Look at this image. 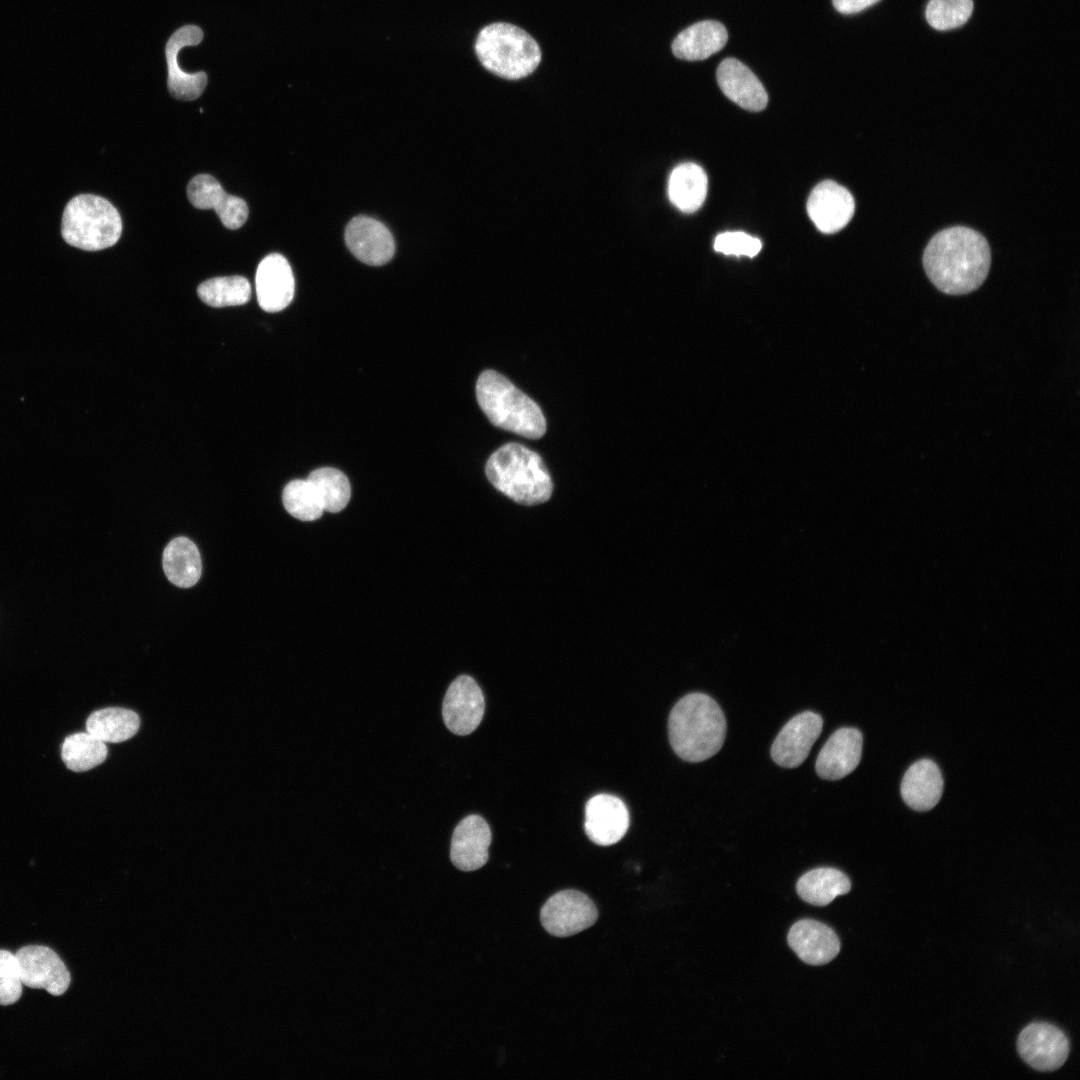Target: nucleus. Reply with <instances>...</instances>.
<instances>
[{"label": "nucleus", "mask_w": 1080, "mask_h": 1080, "mask_svg": "<svg viewBox=\"0 0 1080 1080\" xmlns=\"http://www.w3.org/2000/svg\"><path fill=\"white\" fill-rule=\"evenodd\" d=\"M991 253L977 231L956 226L932 237L923 254L926 274L943 293L962 295L976 290L986 279Z\"/></svg>", "instance_id": "f257e3e1"}, {"label": "nucleus", "mask_w": 1080, "mask_h": 1080, "mask_svg": "<svg viewBox=\"0 0 1080 1080\" xmlns=\"http://www.w3.org/2000/svg\"><path fill=\"white\" fill-rule=\"evenodd\" d=\"M726 728L721 708L704 693L681 698L668 719L671 747L688 762H701L715 755L724 743Z\"/></svg>", "instance_id": "f03ea898"}, {"label": "nucleus", "mask_w": 1080, "mask_h": 1080, "mask_svg": "<svg viewBox=\"0 0 1080 1080\" xmlns=\"http://www.w3.org/2000/svg\"><path fill=\"white\" fill-rule=\"evenodd\" d=\"M490 483L516 503L536 505L549 500L553 483L542 458L519 443H507L488 459Z\"/></svg>", "instance_id": "7ed1b4c3"}, {"label": "nucleus", "mask_w": 1080, "mask_h": 1080, "mask_svg": "<svg viewBox=\"0 0 1080 1080\" xmlns=\"http://www.w3.org/2000/svg\"><path fill=\"white\" fill-rule=\"evenodd\" d=\"M478 404L495 426L526 438H541L546 431L542 410L506 377L483 371L476 382Z\"/></svg>", "instance_id": "20e7f679"}, {"label": "nucleus", "mask_w": 1080, "mask_h": 1080, "mask_svg": "<svg viewBox=\"0 0 1080 1080\" xmlns=\"http://www.w3.org/2000/svg\"><path fill=\"white\" fill-rule=\"evenodd\" d=\"M475 52L487 70L510 80L530 75L541 61L537 42L523 29L502 22L487 25L479 32Z\"/></svg>", "instance_id": "39448f33"}, {"label": "nucleus", "mask_w": 1080, "mask_h": 1080, "mask_svg": "<svg viewBox=\"0 0 1080 1080\" xmlns=\"http://www.w3.org/2000/svg\"><path fill=\"white\" fill-rule=\"evenodd\" d=\"M122 220L117 209L105 198L79 194L65 206L61 235L64 241L86 251H98L117 243Z\"/></svg>", "instance_id": "423d86ee"}, {"label": "nucleus", "mask_w": 1080, "mask_h": 1080, "mask_svg": "<svg viewBox=\"0 0 1080 1080\" xmlns=\"http://www.w3.org/2000/svg\"><path fill=\"white\" fill-rule=\"evenodd\" d=\"M598 918L593 901L577 890H562L542 906L540 920L544 929L556 937H568L592 926Z\"/></svg>", "instance_id": "0eeeda50"}, {"label": "nucleus", "mask_w": 1080, "mask_h": 1080, "mask_svg": "<svg viewBox=\"0 0 1080 1080\" xmlns=\"http://www.w3.org/2000/svg\"><path fill=\"white\" fill-rule=\"evenodd\" d=\"M23 985L45 989L54 996L62 995L70 985L71 976L64 962L51 948L27 945L15 953Z\"/></svg>", "instance_id": "6e6552de"}, {"label": "nucleus", "mask_w": 1080, "mask_h": 1080, "mask_svg": "<svg viewBox=\"0 0 1080 1080\" xmlns=\"http://www.w3.org/2000/svg\"><path fill=\"white\" fill-rule=\"evenodd\" d=\"M485 700L477 682L460 675L448 687L442 705L446 727L456 735H468L481 723Z\"/></svg>", "instance_id": "1a4fd4ad"}, {"label": "nucleus", "mask_w": 1080, "mask_h": 1080, "mask_svg": "<svg viewBox=\"0 0 1080 1080\" xmlns=\"http://www.w3.org/2000/svg\"><path fill=\"white\" fill-rule=\"evenodd\" d=\"M1020 1056L1033 1068L1052 1071L1061 1067L1069 1054V1041L1056 1026L1035 1022L1026 1026L1018 1037Z\"/></svg>", "instance_id": "9d476101"}, {"label": "nucleus", "mask_w": 1080, "mask_h": 1080, "mask_svg": "<svg viewBox=\"0 0 1080 1080\" xmlns=\"http://www.w3.org/2000/svg\"><path fill=\"white\" fill-rule=\"evenodd\" d=\"M822 717L805 711L789 720L776 736L771 757L784 768H795L807 758L813 744L821 734Z\"/></svg>", "instance_id": "9b49d317"}, {"label": "nucleus", "mask_w": 1080, "mask_h": 1080, "mask_svg": "<svg viewBox=\"0 0 1080 1080\" xmlns=\"http://www.w3.org/2000/svg\"><path fill=\"white\" fill-rule=\"evenodd\" d=\"M855 211L852 194L840 184L826 180L810 193L807 212L816 228L825 234L843 229Z\"/></svg>", "instance_id": "f8f14e48"}, {"label": "nucleus", "mask_w": 1080, "mask_h": 1080, "mask_svg": "<svg viewBox=\"0 0 1080 1080\" xmlns=\"http://www.w3.org/2000/svg\"><path fill=\"white\" fill-rule=\"evenodd\" d=\"M630 823L625 803L611 794H597L585 806L584 829L589 839L601 846L620 841Z\"/></svg>", "instance_id": "ddd939ff"}, {"label": "nucleus", "mask_w": 1080, "mask_h": 1080, "mask_svg": "<svg viewBox=\"0 0 1080 1080\" xmlns=\"http://www.w3.org/2000/svg\"><path fill=\"white\" fill-rule=\"evenodd\" d=\"M202 39L203 32L198 26L186 25L175 31L166 43L167 85L169 92L176 99L195 100L203 93L207 85L205 72L186 73L180 69L177 61L178 53L183 47L197 45Z\"/></svg>", "instance_id": "4468645a"}, {"label": "nucleus", "mask_w": 1080, "mask_h": 1080, "mask_svg": "<svg viewBox=\"0 0 1080 1080\" xmlns=\"http://www.w3.org/2000/svg\"><path fill=\"white\" fill-rule=\"evenodd\" d=\"M255 288L258 303L264 311L285 309L295 291V280L287 259L278 253L264 257L256 269Z\"/></svg>", "instance_id": "2eb2a0df"}, {"label": "nucleus", "mask_w": 1080, "mask_h": 1080, "mask_svg": "<svg viewBox=\"0 0 1080 1080\" xmlns=\"http://www.w3.org/2000/svg\"><path fill=\"white\" fill-rule=\"evenodd\" d=\"M187 196L190 203L198 209H214L228 229L240 228L248 218L246 202L242 198L227 194L211 175L199 174L193 177L187 186Z\"/></svg>", "instance_id": "dca6fc26"}, {"label": "nucleus", "mask_w": 1080, "mask_h": 1080, "mask_svg": "<svg viewBox=\"0 0 1080 1080\" xmlns=\"http://www.w3.org/2000/svg\"><path fill=\"white\" fill-rule=\"evenodd\" d=\"M345 241L353 255L368 265L379 266L387 263L395 251L389 229L368 216H357L348 223Z\"/></svg>", "instance_id": "f3484780"}, {"label": "nucleus", "mask_w": 1080, "mask_h": 1080, "mask_svg": "<svg viewBox=\"0 0 1080 1080\" xmlns=\"http://www.w3.org/2000/svg\"><path fill=\"white\" fill-rule=\"evenodd\" d=\"M862 745L863 738L858 729L843 727L836 730L818 754L817 774L825 780L844 778L858 766Z\"/></svg>", "instance_id": "a211bd4d"}, {"label": "nucleus", "mask_w": 1080, "mask_h": 1080, "mask_svg": "<svg viewBox=\"0 0 1080 1080\" xmlns=\"http://www.w3.org/2000/svg\"><path fill=\"white\" fill-rule=\"evenodd\" d=\"M491 838V830L483 817L469 815L462 819L451 839L453 865L462 871H474L484 866L489 858Z\"/></svg>", "instance_id": "6ab92c4d"}, {"label": "nucleus", "mask_w": 1080, "mask_h": 1080, "mask_svg": "<svg viewBox=\"0 0 1080 1080\" xmlns=\"http://www.w3.org/2000/svg\"><path fill=\"white\" fill-rule=\"evenodd\" d=\"M787 941L798 957L809 965H824L840 951L836 933L827 925L811 919L793 924Z\"/></svg>", "instance_id": "aec40b11"}, {"label": "nucleus", "mask_w": 1080, "mask_h": 1080, "mask_svg": "<svg viewBox=\"0 0 1080 1080\" xmlns=\"http://www.w3.org/2000/svg\"><path fill=\"white\" fill-rule=\"evenodd\" d=\"M717 82L722 92L734 103L749 111H761L768 95L755 74L735 58L724 59L717 68Z\"/></svg>", "instance_id": "412c9836"}, {"label": "nucleus", "mask_w": 1080, "mask_h": 1080, "mask_svg": "<svg viewBox=\"0 0 1080 1080\" xmlns=\"http://www.w3.org/2000/svg\"><path fill=\"white\" fill-rule=\"evenodd\" d=\"M943 792V779L938 766L931 760L922 759L911 765L901 783V795L905 803L918 811L933 808Z\"/></svg>", "instance_id": "4be33fe9"}, {"label": "nucleus", "mask_w": 1080, "mask_h": 1080, "mask_svg": "<svg viewBox=\"0 0 1080 1080\" xmlns=\"http://www.w3.org/2000/svg\"><path fill=\"white\" fill-rule=\"evenodd\" d=\"M727 40L728 33L722 23L705 20L680 32L672 43V51L679 59L703 60L720 51Z\"/></svg>", "instance_id": "5701e85b"}, {"label": "nucleus", "mask_w": 1080, "mask_h": 1080, "mask_svg": "<svg viewBox=\"0 0 1080 1080\" xmlns=\"http://www.w3.org/2000/svg\"><path fill=\"white\" fill-rule=\"evenodd\" d=\"M708 179L697 164L686 162L676 166L668 180L671 203L683 213L697 211L705 201Z\"/></svg>", "instance_id": "b1692460"}, {"label": "nucleus", "mask_w": 1080, "mask_h": 1080, "mask_svg": "<svg viewBox=\"0 0 1080 1080\" xmlns=\"http://www.w3.org/2000/svg\"><path fill=\"white\" fill-rule=\"evenodd\" d=\"M162 564L166 577L177 587L189 588L195 585L201 576L199 550L186 537H177L168 543L163 552Z\"/></svg>", "instance_id": "393cba45"}, {"label": "nucleus", "mask_w": 1080, "mask_h": 1080, "mask_svg": "<svg viewBox=\"0 0 1080 1080\" xmlns=\"http://www.w3.org/2000/svg\"><path fill=\"white\" fill-rule=\"evenodd\" d=\"M851 882L840 870L816 868L803 874L796 884L798 895L807 903L825 906L850 891Z\"/></svg>", "instance_id": "a878e982"}, {"label": "nucleus", "mask_w": 1080, "mask_h": 1080, "mask_svg": "<svg viewBox=\"0 0 1080 1080\" xmlns=\"http://www.w3.org/2000/svg\"><path fill=\"white\" fill-rule=\"evenodd\" d=\"M139 727L138 714L120 707L97 710L86 721V731L105 743L126 741L137 733Z\"/></svg>", "instance_id": "bb28decb"}, {"label": "nucleus", "mask_w": 1080, "mask_h": 1080, "mask_svg": "<svg viewBox=\"0 0 1080 1080\" xmlns=\"http://www.w3.org/2000/svg\"><path fill=\"white\" fill-rule=\"evenodd\" d=\"M107 752L106 743L87 731L67 736L61 747L63 762L74 772L88 771L102 764Z\"/></svg>", "instance_id": "cd10ccee"}, {"label": "nucleus", "mask_w": 1080, "mask_h": 1080, "mask_svg": "<svg viewBox=\"0 0 1080 1080\" xmlns=\"http://www.w3.org/2000/svg\"><path fill=\"white\" fill-rule=\"evenodd\" d=\"M199 298L212 307L236 306L247 303L251 297L249 281L239 275L211 278L197 289Z\"/></svg>", "instance_id": "c85d7f7f"}, {"label": "nucleus", "mask_w": 1080, "mask_h": 1080, "mask_svg": "<svg viewBox=\"0 0 1080 1080\" xmlns=\"http://www.w3.org/2000/svg\"><path fill=\"white\" fill-rule=\"evenodd\" d=\"M307 479L314 486L324 511L335 513L347 506L351 497V486L343 472L332 467H322L312 471Z\"/></svg>", "instance_id": "c756f323"}, {"label": "nucleus", "mask_w": 1080, "mask_h": 1080, "mask_svg": "<svg viewBox=\"0 0 1080 1080\" xmlns=\"http://www.w3.org/2000/svg\"><path fill=\"white\" fill-rule=\"evenodd\" d=\"M286 511L302 521H314L324 512L318 494L308 479L290 481L282 492Z\"/></svg>", "instance_id": "7c9ffc66"}, {"label": "nucleus", "mask_w": 1080, "mask_h": 1080, "mask_svg": "<svg viewBox=\"0 0 1080 1080\" xmlns=\"http://www.w3.org/2000/svg\"><path fill=\"white\" fill-rule=\"evenodd\" d=\"M972 11V0H930L926 19L937 30H950L963 25Z\"/></svg>", "instance_id": "2f4dec72"}, {"label": "nucleus", "mask_w": 1080, "mask_h": 1080, "mask_svg": "<svg viewBox=\"0 0 1080 1080\" xmlns=\"http://www.w3.org/2000/svg\"><path fill=\"white\" fill-rule=\"evenodd\" d=\"M22 980L15 954L0 950V1005L7 1006L19 1000Z\"/></svg>", "instance_id": "473e14b6"}, {"label": "nucleus", "mask_w": 1080, "mask_h": 1080, "mask_svg": "<svg viewBox=\"0 0 1080 1080\" xmlns=\"http://www.w3.org/2000/svg\"><path fill=\"white\" fill-rule=\"evenodd\" d=\"M762 248L761 241L741 231L724 232L714 241V250L725 255L756 256Z\"/></svg>", "instance_id": "72a5a7b5"}, {"label": "nucleus", "mask_w": 1080, "mask_h": 1080, "mask_svg": "<svg viewBox=\"0 0 1080 1080\" xmlns=\"http://www.w3.org/2000/svg\"><path fill=\"white\" fill-rule=\"evenodd\" d=\"M880 0H832L837 11L843 14L860 12Z\"/></svg>", "instance_id": "f704fd0d"}]
</instances>
